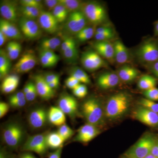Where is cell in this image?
<instances>
[{"instance_id": "c3c4849f", "label": "cell", "mask_w": 158, "mask_h": 158, "mask_svg": "<svg viewBox=\"0 0 158 158\" xmlns=\"http://www.w3.org/2000/svg\"><path fill=\"white\" fill-rule=\"evenodd\" d=\"M145 68L155 76L156 78H157L158 79V60L146 66Z\"/></svg>"}, {"instance_id": "db71d44e", "label": "cell", "mask_w": 158, "mask_h": 158, "mask_svg": "<svg viewBox=\"0 0 158 158\" xmlns=\"http://www.w3.org/2000/svg\"><path fill=\"white\" fill-rule=\"evenodd\" d=\"M27 101V100L25 99L20 100L9 102V103L13 107L21 108L24 106L26 105Z\"/></svg>"}, {"instance_id": "e7e4bbea", "label": "cell", "mask_w": 158, "mask_h": 158, "mask_svg": "<svg viewBox=\"0 0 158 158\" xmlns=\"http://www.w3.org/2000/svg\"><path fill=\"white\" fill-rule=\"evenodd\" d=\"M19 158H28L27 153L23 154L21 156H20L19 157Z\"/></svg>"}, {"instance_id": "2e32d148", "label": "cell", "mask_w": 158, "mask_h": 158, "mask_svg": "<svg viewBox=\"0 0 158 158\" xmlns=\"http://www.w3.org/2000/svg\"><path fill=\"white\" fill-rule=\"evenodd\" d=\"M100 133L98 127L87 123L79 129L74 140L82 143H88L96 138Z\"/></svg>"}, {"instance_id": "277c9868", "label": "cell", "mask_w": 158, "mask_h": 158, "mask_svg": "<svg viewBox=\"0 0 158 158\" xmlns=\"http://www.w3.org/2000/svg\"><path fill=\"white\" fill-rule=\"evenodd\" d=\"M158 138L153 134L146 133L126 152L127 158H144L151 153Z\"/></svg>"}, {"instance_id": "11a10c76", "label": "cell", "mask_w": 158, "mask_h": 158, "mask_svg": "<svg viewBox=\"0 0 158 158\" xmlns=\"http://www.w3.org/2000/svg\"><path fill=\"white\" fill-rule=\"evenodd\" d=\"M62 147L57 149L55 152L51 154L48 158H61L62 152Z\"/></svg>"}, {"instance_id": "74e56055", "label": "cell", "mask_w": 158, "mask_h": 158, "mask_svg": "<svg viewBox=\"0 0 158 158\" xmlns=\"http://www.w3.org/2000/svg\"><path fill=\"white\" fill-rule=\"evenodd\" d=\"M72 90L74 95L79 98L85 97L88 94V89L84 84H80Z\"/></svg>"}, {"instance_id": "9c48e42d", "label": "cell", "mask_w": 158, "mask_h": 158, "mask_svg": "<svg viewBox=\"0 0 158 158\" xmlns=\"http://www.w3.org/2000/svg\"><path fill=\"white\" fill-rule=\"evenodd\" d=\"M18 23L20 31L27 39H37L42 34L39 23L34 20L22 17Z\"/></svg>"}, {"instance_id": "f907efd6", "label": "cell", "mask_w": 158, "mask_h": 158, "mask_svg": "<svg viewBox=\"0 0 158 158\" xmlns=\"http://www.w3.org/2000/svg\"><path fill=\"white\" fill-rule=\"evenodd\" d=\"M9 110V106L8 104L5 102L0 103V117L2 118L5 116Z\"/></svg>"}, {"instance_id": "60d3db41", "label": "cell", "mask_w": 158, "mask_h": 158, "mask_svg": "<svg viewBox=\"0 0 158 158\" xmlns=\"http://www.w3.org/2000/svg\"><path fill=\"white\" fill-rule=\"evenodd\" d=\"M143 94L145 98L153 101H158V88L156 87L145 90L143 91Z\"/></svg>"}, {"instance_id": "9a60e30c", "label": "cell", "mask_w": 158, "mask_h": 158, "mask_svg": "<svg viewBox=\"0 0 158 158\" xmlns=\"http://www.w3.org/2000/svg\"><path fill=\"white\" fill-rule=\"evenodd\" d=\"M92 45L94 50L103 59L111 63L115 62L113 43L110 41H96Z\"/></svg>"}, {"instance_id": "6f0895ef", "label": "cell", "mask_w": 158, "mask_h": 158, "mask_svg": "<svg viewBox=\"0 0 158 158\" xmlns=\"http://www.w3.org/2000/svg\"><path fill=\"white\" fill-rule=\"evenodd\" d=\"M34 85V83L32 82H29L27 84H26L25 86H24L23 88V92L25 94L28 93L29 92V90H31V88L33 87V85Z\"/></svg>"}, {"instance_id": "7dc6e473", "label": "cell", "mask_w": 158, "mask_h": 158, "mask_svg": "<svg viewBox=\"0 0 158 158\" xmlns=\"http://www.w3.org/2000/svg\"><path fill=\"white\" fill-rule=\"evenodd\" d=\"M25 95L26 99L27 101H33L36 99L37 95L38 94V93H37V88H36L34 83V85H33V87L31 88V90H29V92Z\"/></svg>"}, {"instance_id": "83f0119b", "label": "cell", "mask_w": 158, "mask_h": 158, "mask_svg": "<svg viewBox=\"0 0 158 158\" xmlns=\"http://www.w3.org/2000/svg\"><path fill=\"white\" fill-rule=\"evenodd\" d=\"M43 9L36 7L21 6L19 11L22 15V17L35 20L38 19Z\"/></svg>"}, {"instance_id": "e575fe53", "label": "cell", "mask_w": 158, "mask_h": 158, "mask_svg": "<svg viewBox=\"0 0 158 158\" xmlns=\"http://www.w3.org/2000/svg\"><path fill=\"white\" fill-rule=\"evenodd\" d=\"M114 29L112 28L108 31L95 33L94 37L96 41H110L115 37Z\"/></svg>"}, {"instance_id": "7c38bea8", "label": "cell", "mask_w": 158, "mask_h": 158, "mask_svg": "<svg viewBox=\"0 0 158 158\" xmlns=\"http://www.w3.org/2000/svg\"><path fill=\"white\" fill-rule=\"evenodd\" d=\"M37 62V57L34 52L27 51L15 63L14 66V70L18 73H26L35 67Z\"/></svg>"}, {"instance_id": "4316f807", "label": "cell", "mask_w": 158, "mask_h": 158, "mask_svg": "<svg viewBox=\"0 0 158 158\" xmlns=\"http://www.w3.org/2000/svg\"><path fill=\"white\" fill-rule=\"evenodd\" d=\"M46 141L48 148L57 149L62 147L65 141L57 132H53L46 135Z\"/></svg>"}, {"instance_id": "603a6c76", "label": "cell", "mask_w": 158, "mask_h": 158, "mask_svg": "<svg viewBox=\"0 0 158 158\" xmlns=\"http://www.w3.org/2000/svg\"><path fill=\"white\" fill-rule=\"evenodd\" d=\"M116 73L120 81L124 82H130L138 77L140 71L135 67L126 64L118 69Z\"/></svg>"}, {"instance_id": "f6af8a7d", "label": "cell", "mask_w": 158, "mask_h": 158, "mask_svg": "<svg viewBox=\"0 0 158 158\" xmlns=\"http://www.w3.org/2000/svg\"><path fill=\"white\" fill-rule=\"evenodd\" d=\"M39 56L40 63H41V65L44 67H45V68L52 67L57 64L56 63L52 61L48 58L45 56L44 55H43L40 52Z\"/></svg>"}, {"instance_id": "681fc988", "label": "cell", "mask_w": 158, "mask_h": 158, "mask_svg": "<svg viewBox=\"0 0 158 158\" xmlns=\"http://www.w3.org/2000/svg\"><path fill=\"white\" fill-rule=\"evenodd\" d=\"M44 3L48 10L52 11L59 4V0H45Z\"/></svg>"}, {"instance_id": "ffe728a7", "label": "cell", "mask_w": 158, "mask_h": 158, "mask_svg": "<svg viewBox=\"0 0 158 158\" xmlns=\"http://www.w3.org/2000/svg\"><path fill=\"white\" fill-rule=\"evenodd\" d=\"M0 31L9 39L19 40L23 38V34L15 23L3 18L0 19Z\"/></svg>"}, {"instance_id": "ab89813d", "label": "cell", "mask_w": 158, "mask_h": 158, "mask_svg": "<svg viewBox=\"0 0 158 158\" xmlns=\"http://www.w3.org/2000/svg\"><path fill=\"white\" fill-rule=\"evenodd\" d=\"M22 50V46L19 43L15 41L14 47L9 53H7L11 60L17 59Z\"/></svg>"}, {"instance_id": "7a4b0ae2", "label": "cell", "mask_w": 158, "mask_h": 158, "mask_svg": "<svg viewBox=\"0 0 158 158\" xmlns=\"http://www.w3.org/2000/svg\"><path fill=\"white\" fill-rule=\"evenodd\" d=\"M137 61L146 67L158 60V37L154 36L144 40L134 53Z\"/></svg>"}, {"instance_id": "484cf974", "label": "cell", "mask_w": 158, "mask_h": 158, "mask_svg": "<svg viewBox=\"0 0 158 158\" xmlns=\"http://www.w3.org/2000/svg\"><path fill=\"white\" fill-rule=\"evenodd\" d=\"M157 81L155 77L149 74H145L141 76L138 82V87L143 91L155 88Z\"/></svg>"}, {"instance_id": "d6986e66", "label": "cell", "mask_w": 158, "mask_h": 158, "mask_svg": "<svg viewBox=\"0 0 158 158\" xmlns=\"http://www.w3.org/2000/svg\"><path fill=\"white\" fill-rule=\"evenodd\" d=\"M34 80L38 94L41 98L49 100L54 97L55 90L49 87L44 76L37 75L34 77Z\"/></svg>"}, {"instance_id": "836d02e7", "label": "cell", "mask_w": 158, "mask_h": 158, "mask_svg": "<svg viewBox=\"0 0 158 158\" xmlns=\"http://www.w3.org/2000/svg\"><path fill=\"white\" fill-rule=\"evenodd\" d=\"M65 59L69 62H73L79 58L78 50L76 44L71 46L62 52Z\"/></svg>"}, {"instance_id": "30bf717a", "label": "cell", "mask_w": 158, "mask_h": 158, "mask_svg": "<svg viewBox=\"0 0 158 158\" xmlns=\"http://www.w3.org/2000/svg\"><path fill=\"white\" fill-rule=\"evenodd\" d=\"M48 148L46 135L44 134L29 137L23 147V150L33 152L41 156L45 154Z\"/></svg>"}, {"instance_id": "680465c9", "label": "cell", "mask_w": 158, "mask_h": 158, "mask_svg": "<svg viewBox=\"0 0 158 158\" xmlns=\"http://www.w3.org/2000/svg\"><path fill=\"white\" fill-rule=\"evenodd\" d=\"M151 154L158 158V139L153 147Z\"/></svg>"}, {"instance_id": "8992f818", "label": "cell", "mask_w": 158, "mask_h": 158, "mask_svg": "<svg viewBox=\"0 0 158 158\" xmlns=\"http://www.w3.org/2000/svg\"><path fill=\"white\" fill-rule=\"evenodd\" d=\"M81 61L83 67L86 70L90 72L94 71L108 66L106 60L94 50L86 51L83 53Z\"/></svg>"}, {"instance_id": "4dcf8cb0", "label": "cell", "mask_w": 158, "mask_h": 158, "mask_svg": "<svg viewBox=\"0 0 158 158\" xmlns=\"http://www.w3.org/2000/svg\"><path fill=\"white\" fill-rule=\"evenodd\" d=\"M70 76L74 77L81 82L85 85H89L91 83L88 74L78 67H74L71 69Z\"/></svg>"}, {"instance_id": "d6a6232c", "label": "cell", "mask_w": 158, "mask_h": 158, "mask_svg": "<svg viewBox=\"0 0 158 158\" xmlns=\"http://www.w3.org/2000/svg\"><path fill=\"white\" fill-rule=\"evenodd\" d=\"M52 13L59 23L66 21L69 12L64 6L59 4L52 11Z\"/></svg>"}, {"instance_id": "6125c7cd", "label": "cell", "mask_w": 158, "mask_h": 158, "mask_svg": "<svg viewBox=\"0 0 158 158\" xmlns=\"http://www.w3.org/2000/svg\"><path fill=\"white\" fill-rule=\"evenodd\" d=\"M144 158H158L155 156L153 155L151 153L148 155L147 156L145 157Z\"/></svg>"}, {"instance_id": "3957f363", "label": "cell", "mask_w": 158, "mask_h": 158, "mask_svg": "<svg viewBox=\"0 0 158 158\" xmlns=\"http://www.w3.org/2000/svg\"><path fill=\"white\" fill-rule=\"evenodd\" d=\"M82 112L87 123L99 127L103 124L105 117L104 109L100 102L95 98H90L84 102Z\"/></svg>"}, {"instance_id": "5bb4252c", "label": "cell", "mask_w": 158, "mask_h": 158, "mask_svg": "<svg viewBox=\"0 0 158 158\" xmlns=\"http://www.w3.org/2000/svg\"><path fill=\"white\" fill-rule=\"evenodd\" d=\"M19 9L17 2L15 1H1L0 5V12L3 19L15 23L18 20Z\"/></svg>"}, {"instance_id": "52a82bcc", "label": "cell", "mask_w": 158, "mask_h": 158, "mask_svg": "<svg viewBox=\"0 0 158 158\" xmlns=\"http://www.w3.org/2000/svg\"><path fill=\"white\" fill-rule=\"evenodd\" d=\"M88 21L81 10L69 13L66 20L65 28L69 33L77 35L88 25Z\"/></svg>"}, {"instance_id": "94428289", "label": "cell", "mask_w": 158, "mask_h": 158, "mask_svg": "<svg viewBox=\"0 0 158 158\" xmlns=\"http://www.w3.org/2000/svg\"><path fill=\"white\" fill-rule=\"evenodd\" d=\"M154 36L158 37V20L154 23Z\"/></svg>"}, {"instance_id": "be15d7a7", "label": "cell", "mask_w": 158, "mask_h": 158, "mask_svg": "<svg viewBox=\"0 0 158 158\" xmlns=\"http://www.w3.org/2000/svg\"><path fill=\"white\" fill-rule=\"evenodd\" d=\"M27 156L28 158H36L32 154L27 153Z\"/></svg>"}, {"instance_id": "9f6ffc18", "label": "cell", "mask_w": 158, "mask_h": 158, "mask_svg": "<svg viewBox=\"0 0 158 158\" xmlns=\"http://www.w3.org/2000/svg\"><path fill=\"white\" fill-rule=\"evenodd\" d=\"M7 36L5 34H3L2 31H0V46L2 47L5 42L9 39Z\"/></svg>"}, {"instance_id": "7402d4cb", "label": "cell", "mask_w": 158, "mask_h": 158, "mask_svg": "<svg viewBox=\"0 0 158 158\" xmlns=\"http://www.w3.org/2000/svg\"><path fill=\"white\" fill-rule=\"evenodd\" d=\"M116 73L107 72L102 74L98 79V84L103 89H108L116 87L120 81Z\"/></svg>"}, {"instance_id": "91938a15", "label": "cell", "mask_w": 158, "mask_h": 158, "mask_svg": "<svg viewBox=\"0 0 158 158\" xmlns=\"http://www.w3.org/2000/svg\"><path fill=\"white\" fill-rule=\"evenodd\" d=\"M49 86L52 89H54L58 88L59 85V79L56 80V81H54L52 82V83L48 84Z\"/></svg>"}, {"instance_id": "bcb514c9", "label": "cell", "mask_w": 158, "mask_h": 158, "mask_svg": "<svg viewBox=\"0 0 158 158\" xmlns=\"http://www.w3.org/2000/svg\"><path fill=\"white\" fill-rule=\"evenodd\" d=\"M80 84H81V82L77 79L71 76L67 78L65 81V85L66 87L72 90L76 88Z\"/></svg>"}, {"instance_id": "ee69618b", "label": "cell", "mask_w": 158, "mask_h": 158, "mask_svg": "<svg viewBox=\"0 0 158 158\" xmlns=\"http://www.w3.org/2000/svg\"><path fill=\"white\" fill-rule=\"evenodd\" d=\"M39 52L57 64L60 60V57L59 55L56 54L54 51L40 49Z\"/></svg>"}, {"instance_id": "8fae6325", "label": "cell", "mask_w": 158, "mask_h": 158, "mask_svg": "<svg viewBox=\"0 0 158 158\" xmlns=\"http://www.w3.org/2000/svg\"><path fill=\"white\" fill-rule=\"evenodd\" d=\"M133 118L150 127H158V114L139 106L133 111Z\"/></svg>"}, {"instance_id": "e0dca14e", "label": "cell", "mask_w": 158, "mask_h": 158, "mask_svg": "<svg viewBox=\"0 0 158 158\" xmlns=\"http://www.w3.org/2000/svg\"><path fill=\"white\" fill-rule=\"evenodd\" d=\"M59 107L63 113L71 117L76 116L78 111V104L76 99L70 95L64 94L59 100Z\"/></svg>"}, {"instance_id": "b9f144b4", "label": "cell", "mask_w": 158, "mask_h": 158, "mask_svg": "<svg viewBox=\"0 0 158 158\" xmlns=\"http://www.w3.org/2000/svg\"><path fill=\"white\" fill-rule=\"evenodd\" d=\"M21 6H30L43 9V5L42 1L39 0H22L20 1Z\"/></svg>"}, {"instance_id": "1f68e13d", "label": "cell", "mask_w": 158, "mask_h": 158, "mask_svg": "<svg viewBox=\"0 0 158 158\" xmlns=\"http://www.w3.org/2000/svg\"><path fill=\"white\" fill-rule=\"evenodd\" d=\"M59 3L66 8L69 13L81 10L84 3L79 0H59Z\"/></svg>"}, {"instance_id": "f1b7e54d", "label": "cell", "mask_w": 158, "mask_h": 158, "mask_svg": "<svg viewBox=\"0 0 158 158\" xmlns=\"http://www.w3.org/2000/svg\"><path fill=\"white\" fill-rule=\"evenodd\" d=\"M61 40L58 37L44 38L40 43V49L54 51L61 46Z\"/></svg>"}, {"instance_id": "cb8c5ba5", "label": "cell", "mask_w": 158, "mask_h": 158, "mask_svg": "<svg viewBox=\"0 0 158 158\" xmlns=\"http://www.w3.org/2000/svg\"><path fill=\"white\" fill-rule=\"evenodd\" d=\"M48 120L56 126H61L66 121L65 114L58 107L52 106L48 112Z\"/></svg>"}, {"instance_id": "7bdbcfd3", "label": "cell", "mask_w": 158, "mask_h": 158, "mask_svg": "<svg viewBox=\"0 0 158 158\" xmlns=\"http://www.w3.org/2000/svg\"><path fill=\"white\" fill-rule=\"evenodd\" d=\"M19 77L17 75L12 74L6 77L2 83V85H19Z\"/></svg>"}, {"instance_id": "d4e9b609", "label": "cell", "mask_w": 158, "mask_h": 158, "mask_svg": "<svg viewBox=\"0 0 158 158\" xmlns=\"http://www.w3.org/2000/svg\"><path fill=\"white\" fill-rule=\"evenodd\" d=\"M11 60L6 51L4 49L0 50V77L1 78H5L8 75L11 68Z\"/></svg>"}, {"instance_id": "f546056e", "label": "cell", "mask_w": 158, "mask_h": 158, "mask_svg": "<svg viewBox=\"0 0 158 158\" xmlns=\"http://www.w3.org/2000/svg\"><path fill=\"white\" fill-rule=\"evenodd\" d=\"M96 26H87L75 35L76 38L79 42H84L94 37Z\"/></svg>"}, {"instance_id": "ba28073f", "label": "cell", "mask_w": 158, "mask_h": 158, "mask_svg": "<svg viewBox=\"0 0 158 158\" xmlns=\"http://www.w3.org/2000/svg\"><path fill=\"white\" fill-rule=\"evenodd\" d=\"M24 135L23 127L19 124L12 123L6 127L3 138L8 146L12 148L17 147L22 141Z\"/></svg>"}, {"instance_id": "f5cc1de1", "label": "cell", "mask_w": 158, "mask_h": 158, "mask_svg": "<svg viewBox=\"0 0 158 158\" xmlns=\"http://www.w3.org/2000/svg\"><path fill=\"white\" fill-rule=\"evenodd\" d=\"M25 95L23 92H18L11 95L9 98V102L14 101L20 100L25 99Z\"/></svg>"}, {"instance_id": "ac0fdd59", "label": "cell", "mask_w": 158, "mask_h": 158, "mask_svg": "<svg viewBox=\"0 0 158 158\" xmlns=\"http://www.w3.org/2000/svg\"><path fill=\"white\" fill-rule=\"evenodd\" d=\"M114 47L115 62L120 65H126L131 59V53L123 42L117 40L113 43Z\"/></svg>"}, {"instance_id": "816d5d0a", "label": "cell", "mask_w": 158, "mask_h": 158, "mask_svg": "<svg viewBox=\"0 0 158 158\" xmlns=\"http://www.w3.org/2000/svg\"><path fill=\"white\" fill-rule=\"evenodd\" d=\"M44 79L46 81L48 84L52 83L54 81L59 79V76L57 74L55 73H49L46 75L45 76H44Z\"/></svg>"}, {"instance_id": "44dd1931", "label": "cell", "mask_w": 158, "mask_h": 158, "mask_svg": "<svg viewBox=\"0 0 158 158\" xmlns=\"http://www.w3.org/2000/svg\"><path fill=\"white\" fill-rule=\"evenodd\" d=\"M48 113L44 108H39L33 110L29 115V123L34 128L43 127L46 123Z\"/></svg>"}, {"instance_id": "6da1fadb", "label": "cell", "mask_w": 158, "mask_h": 158, "mask_svg": "<svg viewBox=\"0 0 158 158\" xmlns=\"http://www.w3.org/2000/svg\"><path fill=\"white\" fill-rule=\"evenodd\" d=\"M131 102V98L125 92L113 94L106 103L105 117L108 120H115L123 117L129 111Z\"/></svg>"}, {"instance_id": "03108f58", "label": "cell", "mask_w": 158, "mask_h": 158, "mask_svg": "<svg viewBox=\"0 0 158 158\" xmlns=\"http://www.w3.org/2000/svg\"><path fill=\"white\" fill-rule=\"evenodd\" d=\"M127 158V157H123V158Z\"/></svg>"}, {"instance_id": "4fadbf2b", "label": "cell", "mask_w": 158, "mask_h": 158, "mask_svg": "<svg viewBox=\"0 0 158 158\" xmlns=\"http://www.w3.org/2000/svg\"><path fill=\"white\" fill-rule=\"evenodd\" d=\"M38 21L40 27L48 34H55L59 30V23L51 11L42 10Z\"/></svg>"}, {"instance_id": "f35d334b", "label": "cell", "mask_w": 158, "mask_h": 158, "mask_svg": "<svg viewBox=\"0 0 158 158\" xmlns=\"http://www.w3.org/2000/svg\"><path fill=\"white\" fill-rule=\"evenodd\" d=\"M63 40H62L60 48L62 52L67 49L71 46L76 44L75 40L73 37L70 36H63Z\"/></svg>"}, {"instance_id": "5b68a950", "label": "cell", "mask_w": 158, "mask_h": 158, "mask_svg": "<svg viewBox=\"0 0 158 158\" xmlns=\"http://www.w3.org/2000/svg\"><path fill=\"white\" fill-rule=\"evenodd\" d=\"M81 10L92 25L109 24L106 9L100 3L95 2H84Z\"/></svg>"}, {"instance_id": "8d00e7d4", "label": "cell", "mask_w": 158, "mask_h": 158, "mask_svg": "<svg viewBox=\"0 0 158 158\" xmlns=\"http://www.w3.org/2000/svg\"><path fill=\"white\" fill-rule=\"evenodd\" d=\"M57 132L59 133L65 141L69 139L73 135L74 131L67 125L64 124L59 127Z\"/></svg>"}, {"instance_id": "d590c367", "label": "cell", "mask_w": 158, "mask_h": 158, "mask_svg": "<svg viewBox=\"0 0 158 158\" xmlns=\"http://www.w3.org/2000/svg\"><path fill=\"white\" fill-rule=\"evenodd\" d=\"M138 105L158 114V103L156 102L143 98L138 101Z\"/></svg>"}]
</instances>
